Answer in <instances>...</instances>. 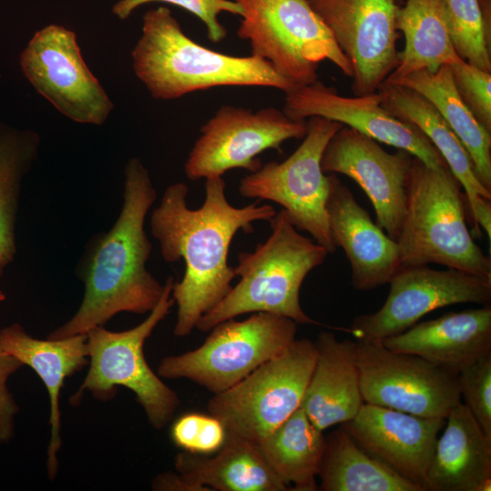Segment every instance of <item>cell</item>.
I'll list each match as a JSON object with an SVG mask.
<instances>
[{
    "instance_id": "cell-1",
    "label": "cell",
    "mask_w": 491,
    "mask_h": 491,
    "mask_svg": "<svg viewBox=\"0 0 491 491\" xmlns=\"http://www.w3.org/2000/svg\"><path fill=\"white\" fill-rule=\"evenodd\" d=\"M222 176L205 178L203 205L190 208L188 187L183 182L165 190L150 215L152 235L159 242L165 261L185 262V273L174 282L172 296L177 306L174 335L186 336L199 319L230 292L235 277L228 265L231 242L236 233H254L253 223L270 221L276 214L271 205L256 200L243 207L232 205Z\"/></svg>"
},
{
    "instance_id": "cell-2",
    "label": "cell",
    "mask_w": 491,
    "mask_h": 491,
    "mask_svg": "<svg viewBox=\"0 0 491 491\" xmlns=\"http://www.w3.org/2000/svg\"><path fill=\"white\" fill-rule=\"evenodd\" d=\"M155 198L148 170L138 158H130L125 167L123 205L115 222L109 230L88 240L76 265V276L84 284L82 302L75 315L47 338L85 335L119 313L143 315L155 307L165 284L146 268L152 243L145 229Z\"/></svg>"
},
{
    "instance_id": "cell-3",
    "label": "cell",
    "mask_w": 491,
    "mask_h": 491,
    "mask_svg": "<svg viewBox=\"0 0 491 491\" xmlns=\"http://www.w3.org/2000/svg\"><path fill=\"white\" fill-rule=\"evenodd\" d=\"M131 55L136 77L158 100L217 86H264L284 93L295 87L258 56L231 55L199 45L165 6L145 13L142 34Z\"/></svg>"
},
{
    "instance_id": "cell-4",
    "label": "cell",
    "mask_w": 491,
    "mask_h": 491,
    "mask_svg": "<svg viewBox=\"0 0 491 491\" xmlns=\"http://www.w3.org/2000/svg\"><path fill=\"white\" fill-rule=\"evenodd\" d=\"M271 234L253 252H240L234 267L239 282L197 322L210 331L217 324L246 313L264 312L288 317L296 324H317L299 300L306 276L326 260L327 250L303 235L282 208L269 221Z\"/></svg>"
},
{
    "instance_id": "cell-5",
    "label": "cell",
    "mask_w": 491,
    "mask_h": 491,
    "mask_svg": "<svg viewBox=\"0 0 491 491\" xmlns=\"http://www.w3.org/2000/svg\"><path fill=\"white\" fill-rule=\"evenodd\" d=\"M466 208L462 186L447 165L431 167L413 156L396 239L401 265L437 264L491 281L490 256L467 228Z\"/></svg>"
},
{
    "instance_id": "cell-6",
    "label": "cell",
    "mask_w": 491,
    "mask_h": 491,
    "mask_svg": "<svg viewBox=\"0 0 491 491\" xmlns=\"http://www.w3.org/2000/svg\"><path fill=\"white\" fill-rule=\"evenodd\" d=\"M174 277L165 282L164 293L155 307L137 326L120 332L96 326L86 335L89 368L78 390L70 398L73 406L81 402L85 392L96 400L114 398L118 386L131 390L143 407L149 424L162 429L172 419L180 400L149 366L144 354L146 339L175 305Z\"/></svg>"
},
{
    "instance_id": "cell-7",
    "label": "cell",
    "mask_w": 491,
    "mask_h": 491,
    "mask_svg": "<svg viewBox=\"0 0 491 491\" xmlns=\"http://www.w3.org/2000/svg\"><path fill=\"white\" fill-rule=\"evenodd\" d=\"M234 1L242 9L237 36L295 86L318 80L325 60L352 77L349 61L308 0Z\"/></svg>"
},
{
    "instance_id": "cell-8",
    "label": "cell",
    "mask_w": 491,
    "mask_h": 491,
    "mask_svg": "<svg viewBox=\"0 0 491 491\" xmlns=\"http://www.w3.org/2000/svg\"><path fill=\"white\" fill-rule=\"evenodd\" d=\"M210 332L196 349L164 357L157 375L188 379L214 395L224 392L287 349L296 340V323L257 312L243 321L221 322Z\"/></svg>"
},
{
    "instance_id": "cell-9",
    "label": "cell",
    "mask_w": 491,
    "mask_h": 491,
    "mask_svg": "<svg viewBox=\"0 0 491 491\" xmlns=\"http://www.w3.org/2000/svg\"><path fill=\"white\" fill-rule=\"evenodd\" d=\"M316 360L315 342L296 339L239 383L215 394L208 413L228 434L256 445L301 406Z\"/></svg>"
},
{
    "instance_id": "cell-10",
    "label": "cell",
    "mask_w": 491,
    "mask_h": 491,
    "mask_svg": "<svg viewBox=\"0 0 491 491\" xmlns=\"http://www.w3.org/2000/svg\"><path fill=\"white\" fill-rule=\"evenodd\" d=\"M307 121L301 145L283 162H268L243 177L239 194L246 198L275 202L286 212L298 231L309 233L328 254L336 251L328 224L326 200L329 176L321 167L325 148L342 126L319 116Z\"/></svg>"
},
{
    "instance_id": "cell-11",
    "label": "cell",
    "mask_w": 491,
    "mask_h": 491,
    "mask_svg": "<svg viewBox=\"0 0 491 491\" xmlns=\"http://www.w3.org/2000/svg\"><path fill=\"white\" fill-rule=\"evenodd\" d=\"M306 132V120H294L275 107L252 111L222 105L201 126L185 163V174L195 181L223 176L234 168L256 172L262 166L259 154L268 149L281 153L286 141L304 138Z\"/></svg>"
},
{
    "instance_id": "cell-12",
    "label": "cell",
    "mask_w": 491,
    "mask_h": 491,
    "mask_svg": "<svg viewBox=\"0 0 491 491\" xmlns=\"http://www.w3.org/2000/svg\"><path fill=\"white\" fill-rule=\"evenodd\" d=\"M364 403L415 416L446 418L461 402L457 375L380 342H355Z\"/></svg>"
},
{
    "instance_id": "cell-13",
    "label": "cell",
    "mask_w": 491,
    "mask_h": 491,
    "mask_svg": "<svg viewBox=\"0 0 491 491\" xmlns=\"http://www.w3.org/2000/svg\"><path fill=\"white\" fill-rule=\"evenodd\" d=\"M20 65L36 92L76 123L102 125L114 108L83 59L75 34L62 25L37 31L22 52Z\"/></svg>"
},
{
    "instance_id": "cell-14",
    "label": "cell",
    "mask_w": 491,
    "mask_h": 491,
    "mask_svg": "<svg viewBox=\"0 0 491 491\" xmlns=\"http://www.w3.org/2000/svg\"><path fill=\"white\" fill-rule=\"evenodd\" d=\"M389 284L382 307L353 321L349 332L358 340L381 342L437 308L463 303L487 305L491 300L490 280L453 268L401 266Z\"/></svg>"
},
{
    "instance_id": "cell-15",
    "label": "cell",
    "mask_w": 491,
    "mask_h": 491,
    "mask_svg": "<svg viewBox=\"0 0 491 491\" xmlns=\"http://www.w3.org/2000/svg\"><path fill=\"white\" fill-rule=\"evenodd\" d=\"M349 61L355 95L375 93L398 63L396 0H308Z\"/></svg>"
},
{
    "instance_id": "cell-16",
    "label": "cell",
    "mask_w": 491,
    "mask_h": 491,
    "mask_svg": "<svg viewBox=\"0 0 491 491\" xmlns=\"http://www.w3.org/2000/svg\"><path fill=\"white\" fill-rule=\"evenodd\" d=\"M284 113L294 120L319 116L353 128L374 140L404 150L431 167L447 165L415 125L395 116L378 91L348 97L319 80L285 93Z\"/></svg>"
},
{
    "instance_id": "cell-17",
    "label": "cell",
    "mask_w": 491,
    "mask_h": 491,
    "mask_svg": "<svg viewBox=\"0 0 491 491\" xmlns=\"http://www.w3.org/2000/svg\"><path fill=\"white\" fill-rule=\"evenodd\" d=\"M413 155L394 154L377 141L342 125L327 143L321 159L325 173L353 179L369 198L376 224L396 241L404 219L406 185Z\"/></svg>"
},
{
    "instance_id": "cell-18",
    "label": "cell",
    "mask_w": 491,
    "mask_h": 491,
    "mask_svg": "<svg viewBox=\"0 0 491 491\" xmlns=\"http://www.w3.org/2000/svg\"><path fill=\"white\" fill-rule=\"evenodd\" d=\"M446 418L425 417L364 403L341 424L366 452L425 491L426 472Z\"/></svg>"
},
{
    "instance_id": "cell-19",
    "label": "cell",
    "mask_w": 491,
    "mask_h": 491,
    "mask_svg": "<svg viewBox=\"0 0 491 491\" xmlns=\"http://www.w3.org/2000/svg\"><path fill=\"white\" fill-rule=\"evenodd\" d=\"M328 176L329 228L335 245L344 250L349 261L352 286L368 291L388 284L402 266L396 241L373 222L334 173Z\"/></svg>"
},
{
    "instance_id": "cell-20",
    "label": "cell",
    "mask_w": 491,
    "mask_h": 491,
    "mask_svg": "<svg viewBox=\"0 0 491 491\" xmlns=\"http://www.w3.org/2000/svg\"><path fill=\"white\" fill-rule=\"evenodd\" d=\"M382 105L395 116L419 128L440 153L465 191L474 233L491 237V190L479 181L470 155L437 109L413 89L383 83Z\"/></svg>"
},
{
    "instance_id": "cell-21",
    "label": "cell",
    "mask_w": 491,
    "mask_h": 491,
    "mask_svg": "<svg viewBox=\"0 0 491 491\" xmlns=\"http://www.w3.org/2000/svg\"><path fill=\"white\" fill-rule=\"evenodd\" d=\"M380 343L399 353L418 356L458 375L464 368L491 354V307L447 313L415 324Z\"/></svg>"
},
{
    "instance_id": "cell-22",
    "label": "cell",
    "mask_w": 491,
    "mask_h": 491,
    "mask_svg": "<svg viewBox=\"0 0 491 491\" xmlns=\"http://www.w3.org/2000/svg\"><path fill=\"white\" fill-rule=\"evenodd\" d=\"M3 348L30 366L43 381L50 400V440L46 453V471L50 481L55 479L62 445L59 396L67 377L89 363L86 335L45 340L31 336L23 326L14 323L0 329Z\"/></svg>"
},
{
    "instance_id": "cell-23",
    "label": "cell",
    "mask_w": 491,
    "mask_h": 491,
    "mask_svg": "<svg viewBox=\"0 0 491 491\" xmlns=\"http://www.w3.org/2000/svg\"><path fill=\"white\" fill-rule=\"evenodd\" d=\"M316 365L301 406L319 430L352 420L364 404L355 342L321 332L315 342Z\"/></svg>"
},
{
    "instance_id": "cell-24",
    "label": "cell",
    "mask_w": 491,
    "mask_h": 491,
    "mask_svg": "<svg viewBox=\"0 0 491 491\" xmlns=\"http://www.w3.org/2000/svg\"><path fill=\"white\" fill-rule=\"evenodd\" d=\"M426 472L425 491H490L491 438L462 402L446 417Z\"/></svg>"
},
{
    "instance_id": "cell-25",
    "label": "cell",
    "mask_w": 491,
    "mask_h": 491,
    "mask_svg": "<svg viewBox=\"0 0 491 491\" xmlns=\"http://www.w3.org/2000/svg\"><path fill=\"white\" fill-rule=\"evenodd\" d=\"M215 453L212 457L186 451L175 456V469L193 491L288 490L256 444L227 433Z\"/></svg>"
},
{
    "instance_id": "cell-26",
    "label": "cell",
    "mask_w": 491,
    "mask_h": 491,
    "mask_svg": "<svg viewBox=\"0 0 491 491\" xmlns=\"http://www.w3.org/2000/svg\"><path fill=\"white\" fill-rule=\"evenodd\" d=\"M396 28L404 35L405 46L398 52L397 65L384 83L464 61L451 39L444 0H406L397 8Z\"/></svg>"
},
{
    "instance_id": "cell-27",
    "label": "cell",
    "mask_w": 491,
    "mask_h": 491,
    "mask_svg": "<svg viewBox=\"0 0 491 491\" xmlns=\"http://www.w3.org/2000/svg\"><path fill=\"white\" fill-rule=\"evenodd\" d=\"M391 84L415 90L437 109L470 155L479 181L491 190V132L458 95L449 66L414 72Z\"/></svg>"
},
{
    "instance_id": "cell-28",
    "label": "cell",
    "mask_w": 491,
    "mask_h": 491,
    "mask_svg": "<svg viewBox=\"0 0 491 491\" xmlns=\"http://www.w3.org/2000/svg\"><path fill=\"white\" fill-rule=\"evenodd\" d=\"M262 456L288 487L315 491L323 458L326 437L302 408L298 407L263 440L256 444Z\"/></svg>"
},
{
    "instance_id": "cell-29",
    "label": "cell",
    "mask_w": 491,
    "mask_h": 491,
    "mask_svg": "<svg viewBox=\"0 0 491 491\" xmlns=\"http://www.w3.org/2000/svg\"><path fill=\"white\" fill-rule=\"evenodd\" d=\"M317 476L323 491H424L363 449L343 427L326 438Z\"/></svg>"
},
{
    "instance_id": "cell-30",
    "label": "cell",
    "mask_w": 491,
    "mask_h": 491,
    "mask_svg": "<svg viewBox=\"0 0 491 491\" xmlns=\"http://www.w3.org/2000/svg\"><path fill=\"white\" fill-rule=\"evenodd\" d=\"M41 137L0 124V276L17 253L15 224L22 182L35 163Z\"/></svg>"
},
{
    "instance_id": "cell-31",
    "label": "cell",
    "mask_w": 491,
    "mask_h": 491,
    "mask_svg": "<svg viewBox=\"0 0 491 491\" xmlns=\"http://www.w3.org/2000/svg\"><path fill=\"white\" fill-rule=\"evenodd\" d=\"M449 31L458 55L491 72V31L485 25L478 0H444Z\"/></svg>"
},
{
    "instance_id": "cell-32",
    "label": "cell",
    "mask_w": 491,
    "mask_h": 491,
    "mask_svg": "<svg viewBox=\"0 0 491 491\" xmlns=\"http://www.w3.org/2000/svg\"><path fill=\"white\" fill-rule=\"evenodd\" d=\"M227 431L224 424L211 414L186 413L172 425L170 436L183 451L210 455L224 445Z\"/></svg>"
},
{
    "instance_id": "cell-33",
    "label": "cell",
    "mask_w": 491,
    "mask_h": 491,
    "mask_svg": "<svg viewBox=\"0 0 491 491\" xmlns=\"http://www.w3.org/2000/svg\"><path fill=\"white\" fill-rule=\"evenodd\" d=\"M153 2H161L178 6L199 18L206 27L207 37L212 43L225 39L227 30L218 20L221 13L241 15V6L234 0H119L113 6V13L122 20L139 6Z\"/></svg>"
},
{
    "instance_id": "cell-34",
    "label": "cell",
    "mask_w": 491,
    "mask_h": 491,
    "mask_svg": "<svg viewBox=\"0 0 491 491\" xmlns=\"http://www.w3.org/2000/svg\"><path fill=\"white\" fill-rule=\"evenodd\" d=\"M457 382L465 406L491 438V354L459 372Z\"/></svg>"
},
{
    "instance_id": "cell-35",
    "label": "cell",
    "mask_w": 491,
    "mask_h": 491,
    "mask_svg": "<svg viewBox=\"0 0 491 491\" xmlns=\"http://www.w3.org/2000/svg\"><path fill=\"white\" fill-rule=\"evenodd\" d=\"M448 66L458 95L476 120L491 132V72L465 60Z\"/></svg>"
},
{
    "instance_id": "cell-36",
    "label": "cell",
    "mask_w": 491,
    "mask_h": 491,
    "mask_svg": "<svg viewBox=\"0 0 491 491\" xmlns=\"http://www.w3.org/2000/svg\"><path fill=\"white\" fill-rule=\"evenodd\" d=\"M23 366L0 344V445L10 442L15 435V418L19 408L7 387V382Z\"/></svg>"
},
{
    "instance_id": "cell-37",
    "label": "cell",
    "mask_w": 491,
    "mask_h": 491,
    "mask_svg": "<svg viewBox=\"0 0 491 491\" xmlns=\"http://www.w3.org/2000/svg\"><path fill=\"white\" fill-rule=\"evenodd\" d=\"M5 298H6L5 294L2 290H0V302L5 301Z\"/></svg>"
}]
</instances>
